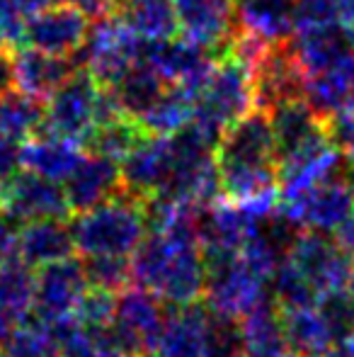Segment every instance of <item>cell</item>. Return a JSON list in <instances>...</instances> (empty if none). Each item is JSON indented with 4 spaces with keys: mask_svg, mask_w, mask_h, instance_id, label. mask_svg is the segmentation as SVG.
I'll return each mask as SVG.
<instances>
[{
    "mask_svg": "<svg viewBox=\"0 0 354 357\" xmlns=\"http://www.w3.org/2000/svg\"><path fill=\"white\" fill-rule=\"evenodd\" d=\"M216 168L228 202L248 204L277 199L279 170L272 124L265 109H250L223 132L216 146Z\"/></svg>",
    "mask_w": 354,
    "mask_h": 357,
    "instance_id": "1",
    "label": "cell"
},
{
    "mask_svg": "<svg viewBox=\"0 0 354 357\" xmlns=\"http://www.w3.org/2000/svg\"><path fill=\"white\" fill-rule=\"evenodd\" d=\"M134 284L156 294L168 306L204 299L207 263L197 231H151L131 255Z\"/></svg>",
    "mask_w": 354,
    "mask_h": 357,
    "instance_id": "2",
    "label": "cell"
},
{
    "mask_svg": "<svg viewBox=\"0 0 354 357\" xmlns=\"http://www.w3.org/2000/svg\"><path fill=\"white\" fill-rule=\"evenodd\" d=\"M71 234L81 258H131L148 234L143 199L119 190L107 202L73 214Z\"/></svg>",
    "mask_w": 354,
    "mask_h": 357,
    "instance_id": "3",
    "label": "cell"
},
{
    "mask_svg": "<svg viewBox=\"0 0 354 357\" xmlns=\"http://www.w3.org/2000/svg\"><path fill=\"white\" fill-rule=\"evenodd\" d=\"M156 350L161 357H241V328L202 299L170 306Z\"/></svg>",
    "mask_w": 354,
    "mask_h": 357,
    "instance_id": "4",
    "label": "cell"
},
{
    "mask_svg": "<svg viewBox=\"0 0 354 357\" xmlns=\"http://www.w3.org/2000/svg\"><path fill=\"white\" fill-rule=\"evenodd\" d=\"M255 109L252 73L233 56H221L194 95L192 122L221 142L223 132Z\"/></svg>",
    "mask_w": 354,
    "mask_h": 357,
    "instance_id": "5",
    "label": "cell"
},
{
    "mask_svg": "<svg viewBox=\"0 0 354 357\" xmlns=\"http://www.w3.org/2000/svg\"><path fill=\"white\" fill-rule=\"evenodd\" d=\"M204 263H207L204 301L216 314L241 321L252 309L272 299L269 278L252 268L243 250L204 253Z\"/></svg>",
    "mask_w": 354,
    "mask_h": 357,
    "instance_id": "6",
    "label": "cell"
},
{
    "mask_svg": "<svg viewBox=\"0 0 354 357\" xmlns=\"http://www.w3.org/2000/svg\"><path fill=\"white\" fill-rule=\"evenodd\" d=\"M143 42L117 13L95 20L88 39L78 52V61L104 88H112L143 56Z\"/></svg>",
    "mask_w": 354,
    "mask_h": 357,
    "instance_id": "7",
    "label": "cell"
},
{
    "mask_svg": "<svg viewBox=\"0 0 354 357\" xmlns=\"http://www.w3.org/2000/svg\"><path fill=\"white\" fill-rule=\"evenodd\" d=\"M170 316V306L143 287L134 284L117 294L114 316L109 324L114 348L127 357L153 353Z\"/></svg>",
    "mask_w": 354,
    "mask_h": 357,
    "instance_id": "8",
    "label": "cell"
},
{
    "mask_svg": "<svg viewBox=\"0 0 354 357\" xmlns=\"http://www.w3.org/2000/svg\"><path fill=\"white\" fill-rule=\"evenodd\" d=\"M102 85L86 68H78L51 98L47 100L44 132L81 144L97 127V105Z\"/></svg>",
    "mask_w": 354,
    "mask_h": 357,
    "instance_id": "9",
    "label": "cell"
},
{
    "mask_svg": "<svg viewBox=\"0 0 354 357\" xmlns=\"http://www.w3.org/2000/svg\"><path fill=\"white\" fill-rule=\"evenodd\" d=\"M284 260L311 284L318 299L328 291L347 289L354 268L352 255L337 243V238L321 231H301Z\"/></svg>",
    "mask_w": 354,
    "mask_h": 357,
    "instance_id": "10",
    "label": "cell"
},
{
    "mask_svg": "<svg viewBox=\"0 0 354 357\" xmlns=\"http://www.w3.org/2000/svg\"><path fill=\"white\" fill-rule=\"evenodd\" d=\"M354 209V178L352 173L335 175L293 197L282 199V212L293 219L303 231L332 234L347 221Z\"/></svg>",
    "mask_w": 354,
    "mask_h": 357,
    "instance_id": "11",
    "label": "cell"
},
{
    "mask_svg": "<svg viewBox=\"0 0 354 357\" xmlns=\"http://www.w3.org/2000/svg\"><path fill=\"white\" fill-rule=\"evenodd\" d=\"M88 289L90 284L81 260L66 258L58 263L44 265L37 270L32 319H37L39 324L49 326V328L73 319Z\"/></svg>",
    "mask_w": 354,
    "mask_h": 357,
    "instance_id": "12",
    "label": "cell"
},
{
    "mask_svg": "<svg viewBox=\"0 0 354 357\" xmlns=\"http://www.w3.org/2000/svg\"><path fill=\"white\" fill-rule=\"evenodd\" d=\"M141 61L148 63L168 85H177L197 95L218 59L214 52L194 44L192 39L172 37L163 42H146Z\"/></svg>",
    "mask_w": 354,
    "mask_h": 357,
    "instance_id": "13",
    "label": "cell"
},
{
    "mask_svg": "<svg viewBox=\"0 0 354 357\" xmlns=\"http://www.w3.org/2000/svg\"><path fill=\"white\" fill-rule=\"evenodd\" d=\"M175 13L184 37L214 52L216 59L226 56L241 29L233 0H175Z\"/></svg>",
    "mask_w": 354,
    "mask_h": 357,
    "instance_id": "14",
    "label": "cell"
},
{
    "mask_svg": "<svg viewBox=\"0 0 354 357\" xmlns=\"http://www.w3.org/2000/svg\"><path fill=\"white\" fill-rule=\"evenodd\" d=\"M0 207L22 224L39 219H68L71 214L63 185L29 170H19L3 185Z\"/></svg>",
    "mask_w": 354,
    "mask_h": 357,
    "instance_id": "15",
    "label": "cell"
},
{
    "mask_svg": "<svg viewBox=\"0 0 354 357\" xmlns=\"http://www.w3.org/2000/svg\"><path fill=\"white\" fill-rule=\"evenodd\" d=\"M90 32V20L71 5L54 3L27 17L22 42L32 49L56 56H73L83 49Z\"/></svg>",
    "mask_w": 354,
    "mask_h": 357,
    "instance_id": "16",
    "label": "cell"
},
{
    "mask_svg": "<svg viewBox=\"0 0 354 357\" xmlns=\"http://www.w3.org/2000/svg\"><path fill=\"white\" fill-rule=\"evenodd\" d=\"M172 170L170 137H143L119 163L122 190L138 199H151L161 195Z\"/></svg>",
    "mask_w": 354,
    "mask_h": 357,
    "instance_id": "17",
    "label": "cell"
},
{
    "mask_svg": "<svg viewBox=\"0 0 354 357\" xmlns=\"http://www.w3.org/2000/svg\"><path fill=\"white\" fill-rule=\"evenodd\" d=\"M61 185L71 214H78L114 197L122 190V173H119L117 160L97 153H86Z\"/></svg>",
    "mask_w": 354,
    "mask_h": 357,
    "instance_id": "18",
    "label": "cell"
},
{
    "mask_svg": "<svg viewBox=\"0 0 354 357\" xmlns=\"http://www.w3.org/2000/svg\"><path fill=\"white\" fill-rule=\"evenodd\" d=\"M78 68L81 63L71 56H56L22 47L15 52V88L47 102Z\"/></svg>",
    "mask_w": 354,
    "mask_h": 357,
    "instance_id": "19",
    "label": "cell"
},
{
    "mask_svg": "<svg viewBox=\"0 0 354 357\" xmlns=\"http://www.w3.org/2000/svg\"><path fill=\"white\" fill-rule=\"evenodd\" d=\"M269 124H272L274 137V158L282 163L284 158L298 153L301 149L311 146L313 142L325 134L323 119L316 117L303 98L284 100L269 109Z\"/></svg>",
    "mask_w": 354,
    "mask_h": 357,
    "instance_id": "20",
    "label": "cell"
},
{
    "mask_svg": "<svg viewBox=\"0 0 354 357\" xmlns=\"http://www.w3.org/2000/svg\"><path fill=\"white\" fill-rule=\"evenodd\" d=\"M352 49L354 39L342 24H330V27L311 29V32H296L289 39V52H291L293 63L301 71L303 80L330 68L342 56H347Z\"/></svg>",
    "mask_w": 354,
    "mask_h": 357,
    "instance_id": "21",
    "label": "cell"
},
{
    "mask_svg": "<svg viewBox=\"0 0 354 357\" xmlns=\"http://www.w3.org/2000/svg\"><path fill=\"white\" fill-rule=\"evenodd\" d=\"M241 357H293L287 326L277 301L269 299L238 321Z\"/></svg>",
    "mask_w": 354,
    "mask_h": 357,
    "instance_id": "22",
    "label": "cell"
},
{
    "mask_svg": "<svg viewBox=\"0 0 354 357\" xmlns=\"http://www.w3.org/2000/svg\"><path fill=\"white\" fill-rule=\"evenodd\" d=\"M303 100L318 119L354 107V49L330 68L303 80Z\"/></svg>",
    "mask_w": 354,
    "mask_h": 357,
    "instance_id": "23",
    "label": "cell"
},
{
    "mask_svg": "<svg viewBox=\"0 0 354 357\" xmlns=\"http://www.w3.org/2000/svg\"><path fill=\"white\" fill-rule=\"evenodd\" d=\"M76 255L71 221L66 219H39L27 221L19 236V258L32 268L58 263Z\"/></svg>",
    "mask_w": 354,
    "mask_h": 357,
    "instance_id": "24",
    "label": "cell"
},
{
    "mask_svg": "<svg viewBox=\"0 0 354 357\" xmlns=\"http://www.w3.org/2000/svg\"><path fill=\"white\" fill-rule=\"evenodd\" d=\"M83 155L86 151L81 144L42 132L29 139L27 144H22V168L42 175V178L63 183L73 173V168L81 163Z\"/></svg>",
    "mask_w": 354,
    "mask_h": 357,
    "instance_id": "25",
    "label": "cell"
},
{
    "mask_svg": "<svg viewBox=\"0 0 354 357\" xmlns=\"http://www.w3.org/2000/svg\"><path fill=\"white\" fill-rule=\"evenodd\" d=\"M241 29L257 34L269 44L293 37V5L296 0H233Z\"/></svg>",
    "mask_w": 354,
    "mask_h": 357,
    "instance_id": "26",
    "label": "cell"
},
{
    "mask_svg": "<svg viewBox=\"0 0 354 357\" xmlns=\"http://www.w3.org/2000/svg\"><path fill=\"white\" fill-rule=\"evenodd\" d=\"M117 15L143 42H163L179 32L175 0H122Z\"/></svg>",
    "mask_w": 354,
    "mask_h": 357,
    "instance_id": "27",
    "label": "cell"
},
{
    "mask_svg": "<svg viewBox=\"0 0 354 357\" xmlns=\"http://www.w3.org/2000/svg\"><path fill=\"white\" fill-rule=\"evenodd\" d=\"M47 105L44 100L32 98L22 90L0 93V137L10 142L27 144L44 132Z\"/></svg>",
    "mask_w": 354,
    "mask_h": 357,
    "instance_id": "28",
    "label": "cell"
},
{
    "mask_svg": "<svg viewBox=\"0 0 354 357\" xmlns=\"http://www.w3.org/2000/svg\"><path fill=\"white\" fill-rule=\"evenodd\" d=\"M282 316L293 355L328 357L332 353L335 338H332L330 328H328L325 319L316 304L301 306V309H282Z\"/></svg>",
    "mask_w": 354,
    "mask_h": 357,
    "instance_id": "29",
    "label": "cell"
},
{
    "mask_svg": "<svg viewBox=\"0 0 354 357\" xmlns=\"http://www.w3.org/2000/svg\"><path fill=\"white\" fill-rule=\"evenodd\" d=\"M194 95L177 85H168V90L151 105V109L136 119L138 127L151 137H172L182 127L192 122Z\"/></svg>",
    "mask_w": 354,
    "mask_h": 357,
    "instance_id": "30",
    "label": "cell"
},
{
    "mask_svg": "<svg viewBox=\"0 0 354 357\" xmlns=\"http://www.w3.org/2000/svg\"><path fill=\"white\" fill-rule=\"evenodd\" d=\"M37 273L22 258H10L0 263V309L13 324L32 316Z\"/></svg>",
    "mask_w": 354,
    "mask_h": 357,
    "instance_id": "31",
    "label": "cell"
},
{
    "mask_svg": "<svg viewBox=\"0 0 354 357\" xmlns=\"http://www.w3.org/2000/svg\"><path fill=\"white\" fill-rule=\"evenodd\" d=\"M114 95H117L122 109L131 119H138L146 109H151V105L161 98L168 90V83L153 71L148 63L138 61L136 66H131L117 83L112 85Z\"/></svg>",
    "mask_w": 354,
    "mask_h": 357,
    "instance_id": "32",
    "label": "cell"
},
{
    "mask_svg": "<svg viewBox=\"0 0 354 357\" xmlns=\"http://www.w3.org/2000/svg\"><path fill=\"white\" fill-rule=\"evenodd\" d=\"M143 137H151L138 127L136 119L131 117H119L114 122L99 124L88 134V139L83 142V151L86 153H97L104 158H112L117 163H122L127 158V153L134 149Z\"/></svg>",
    "mask_w": 354,
    "mask_h": 357,
    "instance_id": "33",
    "label": "cell"
},
{
    "mask_svg": "<svg viewBox=\"0 0 354 357\" xmlns=\"http://www.w3.org/2000/svg\"><path fill=\"white\" fill-rule=\"evenodd\" d=\"M3 357H61L54 328L39 324L37 319H24L13 324L10 333L0 343Z\"/></svg>",
    "mask_w": 354,
    "mask_h": 357,
    "instance_id": "34",
    "label": "cell"
},
{
    "mask_svg": "<svg viewBox=\"0 0 354 357\" xmlns=\"http://www.w3.org/2000/svg\"><path fill=\"white\" fill-rule=\"evenodd\" d=\"M86 280L92 289H104L119 294L134 282L131 275V258H112V255H99V258H81Z\"/></svg>",
    "mask_w": 354,
    "mask_h": 357,
    "instance_id": "35",
    "label": "cell"
},
{
    "mask_svg": "<svg viewBox=\"0 0 354 357\" xmlns=\"http://www.w3.org/2000/svg\"><path fill=\"white\" fill-rule=\"evenodd\" d=\"M316 306L321 309L323 319H325L328 328H330L335 345L345 343L347 338L354 335V299L347 289H335L323 294L316 301Z\"/></svg>",
    "mask_w": 354,
    "mask_h": 357,
    "instance_id": "36",
    "label": "cell"
},
{
    "mask_svg": "<svg viewBox=\"0 0 354 357\" xmlns=\"http://www.w3.org/2000/svg\"><path fill=\"white\" fill-rule=\"evenodd\" d=\"M337 22V0H296L293 5V34L330 27Z\"/></svg>",
    "mask_w": 354,
    "mask_h": 357,
    "instance_id": "37",
    "label": "cell"
},
{
    "mask_svg": "<svg viewBox=\"0 0 354 357\" xmlns=\"http://www.w3.org/2000/svg\"><path fill=\"white\" fill-rule=\"evenodd\" d=\"M323 129L328 134V142L340 153H354V107L340 109L323 119Z\"/></svg>",
    "mask_w": 354,
    "mask_h": 357,
    "instance_id": "38",
    "label": "cell"
},
{
    "mask_svg": "<svg viewBox=\"0 0 354 357\" xmlns=\"http://www.w3.org/2000/svg\"><path fill=\"white\" fill-rule=\"evenodd\" d=\"M27 24V15L15 5V0H0V44H19Z\"/></svg>",
    "mask_w": 354,
    "mask_h": 357,
    "instance_id": "39",
    "label": "cell"
},
{
    "mask_svg": "<svg viewBox=\"0 0 354 357\" xmlns=\"http://www.w3.org/2000/svg\"><path fill=\"white\" fill-rule=\"evenodd\" d=\"M22 221L15 219L10 212L0 207V263L10 258H19V236H22Z\"/></svg>",
    "mask_w": 354,
    "mask_h": 357,
    "instance_id": "40",
    "label": "cell"
},
{
    "mask_svg": "<svg viewBox=\"0 0 354 357\" xmlns=\"http://www.w3.org/2000/svg\"><path fill=\"white\" fill-rule=\"evenodd\" d=\"M22 170V144L0 137V185Z\"/></svg>",
    "mask_w": 354,
    "mask_h": 357,
    "instance_id": "41",
    "label": "cell"
},
{
    "mask_svg": "<svg viewBox=\"0 0 354 357\" xmlns=\"http://www.w3.org/2000/svg\"><path fill=\"white\" fill-rule=\"evenodd\" d=\"M56 3L71 5V8L81 10L88 20H102L117 13L122 0H56Z\"/></svg>",
    "mask_w": 354,
    "mask_h": 357,
    "instance_id": "42",
    "label": "cell"
},
{
    "mask_svg": "<svg viewBox=\"0 0 354 357\" xmlns=\"http://www.w3.org/2000/svg\"><path fill=\"white\" fill-rule=\"evenodd\" d=\"M15 88V54L10 44H0V93Z\"/></svg>",
    "mask_w": 354,
    "mask_h": 357,
    "instance_id": "43",
    "label": "cell"
},
{
    "mask_svg": "<svg viewBox=\"0 0 354 357\" xmlns=\"http://www.w3.org/2000/svg\"><path fill=\"white\" fill-rule=\"evenodd\" d=\"M337 243H340L354 260V209H352V214L347 216L345 224L337 229Z\"/></svg>",
    "mask_w": 354,
    "mask_h": 357,
    "instance_id": "44",
    "label": "cell"
},
{
    "mask_svg": "<svg viewBox=\"0 0 354 357\" xmlns=\"http://www.w3.org/2000/svg\"><path fill=\"white\" fill-rule=\"evenodd\" d=\"M337 22H340L354 39V0H337Z\"/></svg>",
    "mask_w": 354,
    "mask_h": 357,
    "instance_id": "45",
    "label": "cell"
},
{
    "mask_svg": "<svg viewBox=\"0 0 354 357\" xmlns=\"http://www.w3.org/2000/svg\"><path fill=\"white\" fill-rule=\"evenodd\" d=\"M10 328H13V321L8 319V314H5L3 309H0V343L5 340V335L10 333Z\"/></svg>",
    "mask_w": 354,
    "mask_h": 357,
    "instance_id": "46",
    "label": "cell"
},
{
    "mask_svg": "<svg viewBox=\"0 0 354 357\" xmlns=\"http://www.w3.org/2000/svg\"><path fill=\"white\" fill-rule=\"evenodd\" d=\"M347 291H350L352 299H354V268H352V275H350V282H347Z\"/></svg>",
    "mask_w": 354,
    "mask_h": 357,
    "instance_id": "47",
    "label": "cell"
},
{
    "mask_svg": "<svg viewBox=\"0 0 354 357\" xmlns=\"http://www.w3.org/2000/svg\"><path fill=\"white\" fill-rule=\"evenodd\" d=\"M136 357H161V355H153V353H143V355H136Z\"/></svg>",
    "mask_w": 354,
    "mask_h": 357,
    "instance_id": "48",
    "label": "cell"
},
{
    "mask_svg": "<svg viewBox=\"0 0 354 357\" xmlns=\"http://www.w3.org/2000/svg\"><path fill=\"white\" fill-rule=\"evenodd\" d=\"M0 357H3V355H0Z\"/></svg>",
    "mask_w": 354,
    "mask_h": 357,
    "instance_id": "49",
    "label": "cell"
}]
</instances>
